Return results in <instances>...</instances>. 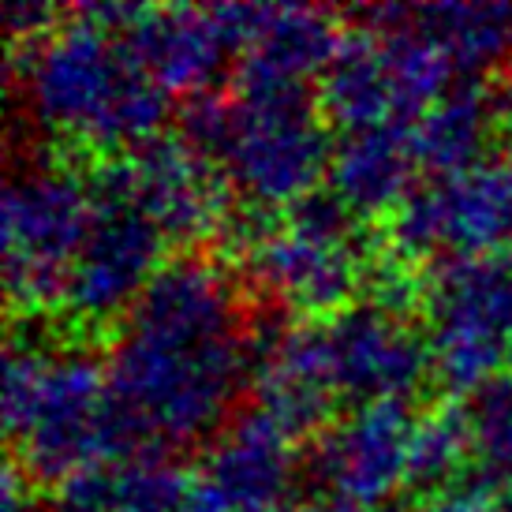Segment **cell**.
I'll list each match as a JSON object with an SVG mask.
<instances>
[{
  "label": "cell",
  "mask_w": 512,
  "mask_h": 512,
  "mask_svg": "<svg viewBox=\"0 0 512 512\" xmlns=\"http://www.w3.org/2000/svg\"><path fill=\"white\" fill-rule=\"evenodd\" d=\"M292 512H370V509H363V505H352V501H344V498H329V494H318V498L299 501Z\"/></svg>",
  "instance_id": "obj_27"
},
{
  "label": "cell",
  "mask_w": 512,
  "mask_h": 512,
  "mask_svg": "<svg viewBox=\"0 0 512 512\" xmlns=\"http://www.w3.org/2000/svg\"><path fill=\"white\" fill-rule=\"evenodd\" d=\"M243 258L266 299L318 322L356 303L370 262L359 247L314 240L307 232L288 228L285 221H270V228Z\"/></svg>",
  "instance_id": "obj_13"
},
{
  "label": "cell",
  "mask_w": 512,
  "mask_h": 512,
  "mask_svg": "<svg viewBox=\"0 0 512 512\" xmlns=\"http://www.w3.org/2000/svg\"><path fill=\"white\" fill-rule=\"evenodd\" d=\"M498 512H512V494H505V501L498 505Z\"/></svg>",
  "instance_id": "obj_30"
},
{
  "label": "cell",
  "mask_w": 512,
  "mask_h": 512,
  "mask_svg": "<svg viewBox=\"0 0 512 512\" xmlns=\"http://www.w3.org/2000/svg\"><path fill=\"white\" fill-rule=\"evenodd\" d=\"M415 415L408 400L356 404L333 419L303 456V471L322 494L374 509L393 501L408 479V445Z\"/></svg>",
  "instance_id": "obj_11"
},
{
  "label": "cell",
  "mask_w": 512,
  "mask_h": 512,
  "mask_svg": "<svg viewBox=\"0 0 512 512\" xmlns=\"http://www.w3.org/2000/svg\"><path fill=\"white\" fill-rule=\"evenodd\" d=\"M498 116V94H490L475 79L456 83L438 105H430L412 124L415 161L427 172V180H449L483 165L490 143L498 146Z\"/></svg>",
  "instance_id": "obj_18"
},
{
  "label": "cell",
  "mask_w": 512,
  "mask_h": 512,
  "mask_svg": "<svg viewBox=\"0 0 512 512\" xmlns=\"http://www.w3.org/2000/svg\"><path fill=\"white\" fill-rule=\"evenodd\" d=\"M266 4H172L143 8L120 38L165 94H210L262 27ZM236 68V64H232Z\"/></svg>",
  "instance_id": "obj_9"
},
{
  "label": "cell",
  "mask_w": 512,
  "mask_h": 512,
  "mask_svg": "<svg viewBox=\"0 0 512 512\" xmlns=\"http://www.w3.org/2000/svg\"><path fill=\"white\" fill-rule=\"evenodd\" d=\"M135 202L169 243H202L221 236L232 217L228 180L221 169L202 161L172 131L128 150Z\"/></svg>",
  "instance_id": "obj_14"
},
{
  "label": "cell",
  "mask_w": 512,
  "mask_h": 512,
  "mask_svg": "<svg viewBox=\"0 0 512 512\" xmlns=\"http://www.w3.org/2000/svg\"><path fill=\"white\" fill-rule=\"evenodd\" d=\"M94 217L86 172L34 161L15 172L0 202L4 288L19 311L60 307L86 228Z\"/></svg>",
  "instance_id": "obj_5"
},
{
  "label": "cell",
  "mask_w": 512,
  "mask_h": 512,
  "mask_svg": "<svg viewBox=\"0 0 512 512\" xmlns=\"http://www.w3.org/2000/svg\"><path fill=\"white\" fill-rule=\"evenodd\" d=\"M64 12L42 0H8L4 4V27H8V45H30L49 38L60 27Z\"/></svg>",
  "instance_id": "obj_24"
},
{
  "label": "cell",
  "mask_w": 512,
  "mask_h": 512,
  "mask_svg": "<svg viewBox=\"0 0 512 512\" xmlns=\"http://www.w3.org/2000/svg\"><path fill=\"white\" fill-rule=\"evenodd\" d=\"M404 23L427 34L464 79H475L512 57V0L404 4Z\"/></svg>",
  "instance_id": "obj_20"
},
{
  "label": "cell",
  "mask_w": 512,
  "mask_h": 512,
  "mask_svg": "<svg viewBox=\"0 0 512 512\" xmlns=\"http://www.w3.org/2000/svg\"><path fill=\"white\" fill-rule=\"evenodd\" d=\"M296 441L255 404H243L191 471L187 512H273L296 483Z\"/></svg>",
  "instance_id": "obj_12"
},
{
  "label": "cell",
  "mask_w": 512,
  "mask_h": 512,
  "mask_svg": "<svg viewBox=\"0 0 512 512\" xmlns=\"http://www.w3.org/2000/svg\"><path fill=\"white\" fill-rule=\"evenodd\" d=\"M509 367H512V344H509Z\"/></svg>",
  "instance_id": "obj_31"
},
{
  "label": "cell",
  "mask_w": 512,
  "mask_h": 512,
  "mask_svg": "<svg viewBox=\"0 0 512 512\" xmlns=\"http://www.w3.org/2000/svg\"><path fill=\"white\" fill-rule=\"evenodd\" d=\"M337 19L326 8L311 4H270L262 15L255 42L243 49L232 68V94L236 98H266V94H292L311 90V79L326 72L337 45H341Z\"/></svg>",
  "instance_id": "obj_15"
},
{
  "label": "cell",
  "mask_w": 512,
  "mask_h": 512,
  "mask_svg": "<svg viewBox=\"0 0 512 512\" xmlns=\"http://www.w3.org/2000/svg\"><path fill=\"white\" fill-rule=\"evenodd\" d=\"M490 494H494V486L486 483L479 471H471L468 479L456 486V490H445V494L423 498L408 512H498V505L490 501Z\"/></svg>",
  "instance_id": "obj_25"
},
{
  "label": "cell",
  "mask_w": 512,
  "mask_h": 512,
  "mask_svg": "<svg viewBox=\"0 0 512 512\" xmlns=\"http://www.w3.org/2000/svg\"><path fill=\"white\" fill-rule=\"evenodd\" d=\"M176 135L184 139L202 161L221 165V154L232 135V94L210 90V94H195L184 98L180 113H176Z\"/></svg>",
  "instance_id": "obj_23"
},
{
  "label": "cell",
  "mask_w": 512,
  "mask_h": 512,
  "mask_svg": "<svg viewBox=\"0 0 512 512\" xmlns=\"http://www.w3.org/2000/svg\"><path fill=\"white\" fill-rule=\"evenodd\" d=\"M385 228L389 251L404 262L512 255V165L494 157L449 180H423Z\"/></svg>",
  "instance_id": "obj_8"
},
{
  "label": "cell",
  "mask_w": 512,
  "mask_h": 512,
  "mask_svg": "<svg viewBox=\"0 0 512 512\" xmlns=\"http://www.w3.org/2000/svg\"><path fill=\"white\" fill-rule=\"evenodd\" d=\"M498 105L501 113H512V57L501 64V75H498Z\"/></svg>",
  "instance_id": "obj_28"
},
{
  "label": "cell",
  "mask_w": 512,
  "mask_h": 512,
  "mask_svg": "<svg viewBox=\"0 0 512 512\" xmlns=\"http://www.w3.org/2000/svg\"><path fill=\"white\" fill-rule=\"evenodd\" d=\"M423 318L434 382L475 393L498 378L512 344V255H453L430 262Z\"/></svg>",
  "instance_id": "obj_6"
},
{
  "label": "cell",
  "mask_w": 512,
  "mask_h": 512,
  "mask_svg": "<svg viewBox=\"0 0 512 512\" xmlns=\"http://www.w3.org/2000/svg\"><path fill=\"white\" fill-rule=\"evenodd\" d=\"M318 329L329 385L341 400H408L434 378L430 341L412 326V318H400L370 299H356L341 314L318 322Z\"/></svg>",
  "instance_id": "obj_10"
},
{
  "label": "cell",
  "mask_w": 512,
  "mask_h": 512,
  "mask_svg": "<svg viewBox=\"0 0 512 512\" xmlns=\"http://www.w3.org/2000/svg\"><path fill=\"white\" fill-rule=\"evenodd\" d=\"M8 79L23 86L38 128L105 157L157 139L169 116V94L124 38L72 12L42 42L8 45Z\"/></svg>",
  "instance_id": "obj_2"
},
{
  "label": "cell",
  "mask_w": 512,
  "mask_h": 512,
  "mask_svg": "<svg viewBox=\"0 0 512 512\" xmlns=\"http://www.w3.org/2000/svg\"><path fill=\"white\" fill-rule=\"evenodd\" d=\"M329 157L333 143L314 94L232 98V135L217 169L247 206L288 210L318 191L314 184L329 172Z\"/></svg>",
  "instance_id": "obj_7"
},
{
  "label": "cell",
  "mask_w": 512,
  "mask_h": 512,
  "mask_svg": "<svg viewBox=\"0 0 512 512\" xmlns=\"http://www.w3.org/2000/svg\"><path fill=\"white\" fill-rule=\"evenodd\" d=\"M498 157L505 161V165H512V120L501 128V135H498Z\"/></svg>",
  "instance_id": "obj_29"
},
{
  "label": "cell",
  "mask_w": 512,
  "mask_h": 512,
  "mask_svg": "<svg viewBox=\"0 0 512 512\" xmlns=\"http://www.w3.org/2000/svg\"><path fill=\"white\" fill-rule=\"evenodd\" d=\"M468 408L471 441H475V464L479 475L494 486L512 490V378H494L475 389Z\"/></svg>",
  "instance_id": "obj_22"
},
{
  "label": "cell",
  "mask_w": 512,
  "mask_h": 512,
  "mask_svg": "<svg viewBox=\"0 0 512 512\" xmlns=\"http://www.w3.org/2000/svg\"><path fill=\"white\" fill-rule=\"evenodd\" d=\"M314 101L322 120L337 124L341 135L397 120L393 75H389L378 34H370L367 27L344 30L337 53L314 83Z\"/></svg>",
  "instance_id": "obj_19"
},
{
  "label": "cell",
  "mask_w": 512,
  "mask_h": 512,
  "mask_svg": "<svg viewBox=\"0 0 512 512\" xmlns=\"http://www.w3.org/2000/svg\"><path fill=\"white\" fill-rule=\"evenodd\" d=\"M94 217L79 247L60 307L83 326H105L135 307L154 273L169 262V240L139 210L128 157L109 154L86 169Z\"/></svg>",
  "instance_id": "obj_4"
},
{
  "label": "cell",
  "mask_w": 512,
  "mask_h": 512,
  "mask_svg": "<svg viewBox=\"0 0 512 512\" xmlns=\"http://www.w3.org/2000/svg\"><path fill=\"white\" fill-rule=\"evenodd\" d=\"M8 441L15 464L45 486L135 453L120 427L105 363L90 352H49L38 389L23 419L8 430Z\"/></svg>",
  "instance_id": "obj_3"
},
{
  "label": "cell",
  "mask_w": 512,
  "mask_h": 512,
  "mask_svg": "<svg viewBox=\"0 0 512 512\" xmlns=\"http://www.w3.org/2000/svg\"><path fill=\"white\" fill-rule=\"evenodd\" d=\"M412 124L385 120L374 128L344 131L329 157V191L363 221L393 214L415 187Z\"/></svg>",
  "instance_id": "obj_16"
},
{
  "label": "cell",
  "mask_w": 512,
  "mask_h": 512,
  "mask_svg": "<svg viewBox=\"0 0 512 512\" xmlns=\"http://www.w3.org/2000/svg\"><path fill=\"white\" fill-rule=\"evenodd\" d=\"M471 460H475V441H471L468 408L456 400H441L415 419L404 490L419 494V501L456 490L471 475Z\"/></svg>",
  "instance_id": "obj_21"
},
{
  "label": "cell",
  "mask_w": 512,
  "mask_h": 512,
  "mask_svg": "<svg viewBox=\"0 0 512 512\" xmlns=\"http://www.w3.org/2000/svg\"><path fill=\"white\" fill-rule=\"evenodd\" d=\"M105 374L135 453L217 438L255 382L251 314L232 273L206 255L169 258L120 318Z\"/></svg>",
  "instance_id": "obj_1"
},
{
  "label": "cell",
  "mask_w": 512,
  "mask_h": 512,
  "mask_svg": "<svg viewBox=\"0 0 512 512\" xmlns=\"http://www.w3.org/2000/svg\"><path fill=\"white\" fill-rule=\"evenodd\" d=\"M187 498L191 471L172 453L143 449L64 479L49 512H187Z\"/></svg>",
  "instance_id": "obj_17"
},
{
  "label": "cell",
  "mask_w": 512,
  "mask_h": 512,
  "mask_svg": "<svg viewBox=\"0 0 512 512\" xmlns=\"http://www.w3.org/2000/svg\"><path fill=\"white\" fill-rule=\"evenodd\" d=\"M34 479L19 468L15 460H8L4 468V479H0V512H49L34 494Z\"/></svg>",
  "instance_id": "obj_26"
}]
</instances>
